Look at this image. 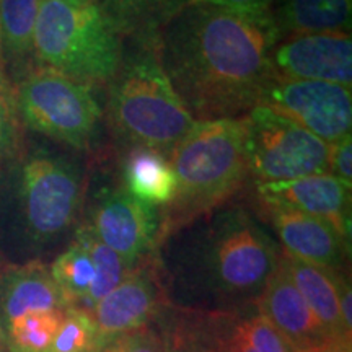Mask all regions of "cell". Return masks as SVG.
Here are the masks:
<instances>
[{"label": "cell", "instance_id": "1", "mask_svg": "<svg viewBox=\"0 0 352 352\" xmlns=\"http://www.w3.org/2000/svg\"><path fill=\"white\" fill-rule=\"evenodd\" d=\"M158 60L197 122L236 120L258 107L274 70L279 33L270 16L183 3L152 33Z\"/></svg>", "mask_w": 352, "mask_h": 352}, {"label": "cell", "instance_id": "2", "mask_svg": "<svg viewBox=\"0 0 352 352\" xmlns=\"http://www.w3.org/2000/svg\"><path fill=\"white\" fill-rule=\"evenodd\" d=\"M176 192L165 206L164 233L227 202L250 176L241 118L201 121L170 151Z\"/></svg>", "mask_w": 352, "mask_h": 352}, {"label": "cell", "instance_id": "3", "mask_svg": "<svg viewBox=\"0 0 352 352\" xmlns=\"http://www.w3.org/2000/svg\"><path fill=\"white\" fill-rule=\"evenodd\" d=\"M120 36L98 0H41L34 65L54 69L87 88L107 85L122 60Z\"/></svg>", "mask_w": 352, "mask_h": 352}, {"label": "cell", "instance_id": "4", "mask_svg": "<svg viewBox=\"0 0 352 352\" xmlns=\"http://www.w3.org/2000/svg\"><path fill=\"white\" fill-rule=\"evenodd\" d=\"M109 90V121L131 147L171 151L196 126L158 60L153 39L124 60Z\"/></svg>", "mask_w": 352, "mask_h": 352}, {"label": "cell", "instance_id": "5", "mask_svg": "<svg viewBox=\"0 0 352 352\" xmlns=\"http://www.w3.org/2000/svg\"><path fill=\"white\" fill-rule=\"evenodd\" d=\"M15 104L26 127L69 147L88 148L96 138L101 109L90 88L44 65L19 77Z\"/></svg>", "mask_w": 352, "mask_h": 352}, {"label": "cell", "instance_id": "6", "mask_svg": "<svg viewBox=\"0 0 352 352\" xmlns=\"http://www.w3.org/2000/svg\"><path fill=\"white\" fill-rule=\"evenodd\" d=\"M280 263L274 240L243 209L219 214L208 230L204 266L215 289L258 297Z\"/></svg>", "mask_w": 352, "mask_h": 352}, {"label": "cell", "instance_id": "7", "mask_svg": "<svg viewBox=\"0 0 352 352\" xmlns=\"http://www.w3.org/2000/svg\"><path fill=\"white\" fill-rule=\"evenodd\" d=\"M250 175L258 183L292 182L328 173L331 144L271 109L254 107L241 116Z\"/></svg>", "mask_w": 352, "mask_h": 352}, {"label": "cell", "instance_id": "8", "mask_svg": "<svg viewBox=\"0 0 352 352\" xmlns=\"http://www.w3.org/2000/svg\"><path fill=\"white\" fill-rule=\"evenodd\" d=\"M16 191L26 233L44 243L72 226L83 189L80 173L69 158L34 151L21 160Z\"/></svg>", "mask_w": 352, "mask_h": 352}, {"label": "cell", "instance_id": "9", "mask_svg": "<svg viewBox=\"0 0 352 352\" xmlns=\"http://www.w3.org/2000/svg\"><path fill=\"white\" fill-rule=\"evenodd\" d=\"M258 107L296 122L327 144L338 142L352 129L351 87L340 83L272 74L263 87Z\"/></svg>", "mask_w": 352, "mask_h": 352}, {"label": "cell", "instance_id": "10", "mask_svg": "<svg viewBox=\"0 0 352 352\" xmlns=\"http://www.w3.org/2000/svg\"><path fill=\"white\" fill-rule=\"evenodd\" d=\"M271 67L283 77L352 85L349 32L287 36L271 52Z\"/></svg>", "mask_w": 352, "mask_h": 352}, {"label": "cell", "instance_id": "11", "mask_svg": "<svg viewBox=\"0 0 352 352\" xmlns=\"http://www.w3.org/2000/svg\"><path fill=\"white\" fill-rule=\"evenodd\" d=\"M88 226L132 270L153 243L155 209L121 188L100 201Z\"/></svg>", "mask_w": 352, "mask_h": 352}, {"label": "cell", "instance_id": "12", "mask_svg": "<svg viewBox=\"0 0 352 352\" xmlns=\"http://www.w3.org/2000/svg\"><path fill=\"white\" fill-rule=\"evenodd\" d=\"M264 202L287 206L334 227L346 241L351 236V186L331 173L303 176L292 182L258 183Z\"/></svg>", "mask_w": 352, "mask_h": 352}, {"label": "cell", "instance_id": "13", "mask_svg": "<svg viewBox=\"0 0 352 352\" xmlns=\"http://www.w3.org/2000/svg\"><path fill=\"white\" fill-rule=\"evenodd\" d=\"M160 285L148 267L127 272L118 287L95 303L94 320L101 344L121 334L142 328L157 314L162 300Z\"/></svg>", "mask_w": 352, "mask_h": 352}, {"label": "cell", "instance_id": "14", "mask_svg": "<svg viewBox=\"0 0 352 352\" xmlns=\"http://www.w3.org/2000/svg\"><path fill=\"white\" fill-rule=\"evenodd\" d=\"M284 253L314 266L336 271L346 256L347 241L328 222L300 210L264 202Z\"/></svg>", "mask_w": 352, "mask_h": 352}, {"label": "cell", "instance_id": "15", "mask_svg": "<svg viewBox=\"0 0 352 352\" xmlns=\"http://www.w3.org/2000/svg\"><path fill=\"white\" fill-rule=\"evenodd\" d=\"M256 305L259 314L271 321L292 351L336 340L329 336L303 300L283 263H279V267L256 297Z\"/></svg>", "mask_w": 352, "mask_h": 352}, {"label": "cell", "instance_id": "16", "mask_svg": "<svg viewBox=\"0 0 352 352\" xmlns=\"http://www.w3.org/2000/svg\"><path fill=\"white\" fill-rule=\"evenodd\" d=\"M67 302L41 261L8 266L0 272V320L12 323L33 311L65 310Z\"/></svg>", "mask_w": 352, "mask_h": 352}, {"label": "cell", "instance_id": "17", "mask_svg": "<svg viewBox=\"0 0 352 352\" xmlns=\"http://www.w3.org/2000/svg\"><path fill=\"white\" fill-rule=\"evenodd\" d=\"M271 15L279 38L349 32L352 0H277Z\"/></svg>", "mask_w": 352, "mask_h": 352}, {"label": "cell", "instance_id": "18", "mask_svg": "<svg viewBox=\"0 0 352 352\" xmlns=\"http://www.w3.org/2000/svg\"><path fill=\"white\" fill-rule=\"evenodd\" d=\"M280 263L296 284L303 300L314 311L331 338H349L342 327L338 302V274L336 271L324 270L314 264L280 253Z\"/></svg>", "mask_w": 352, "mask_h": 352}, {"label": "cell", "instance_id": "19", "mask_svg": "<svg viewBox=\"0 0 352 352\" xmlns=\"http://www.w3.org/2000/svg\"><path fill=\"white\" fill-rule=\"evenodd\" d=\"M124 189L145 204L168 206L176 192V178L168 157L158 148L131 147L122 162Z\"/></svg>", "mask_w": 352, "mask_h": 352}, {"label": "cell", "instance_id": "20", "mask_svg": "<svg viewBox=\"0 0 352 352\" xmlns=\"http://www.w3.org/2000/svg\"><path fill=\"white\" fill-rule=\"evenodd\" d=\"M41 0H0V44L3 65H10L16 77L32 65L34 28Z\"/></svg>", "mask_w": 352, "mask_h": 352}, {"label": "cell", "instance_id": "21", "mask_svg": "<svg viewBox=\"0 0 352 352\" xmlns=\"http://www.w3.org/2000/svg\"><path fill=\"white\" fill-rule=\"evenodd\" d=\"M76 241H78L87 250L88 256L94 263L95 279L90 290H88L85 302H83V305L87 303L88 307L94 308L96 302H100L114 287L120 285L127 272L131 271V267L96 236V233L91 230L90 226L78 228Z\"/></svg>", "mask_w": 352, "mask_h": 352}, {"label": "cell", "instance_id": "22", "mask_svg": "<svg viewBox=\"0 0 352 352\" xmlns=\"http://www.w3.org/2000/svg\"><path fill=\"white\" fill-rule=\"evenodd\" d=\"M65 310L33 311L6 324V344L12 352H47Z\"/></svg>", "mask_w": 352, "mask_h": 352}, {"label": "cell", "instance_id": "23", "mask_svg": "<svg viewBox=\"0 0 352 352\" xmlns=\"http://www.w3.org/2000/svg\"><path fill=\"white\" fill-rule=\"evenodd\" d=\"M116 32L138 33L155 30L178 7L175 0H103L101 3Z\"/></svg>", "mask_w": 352, "mask_h": 352}, {"label": "cell", "instance_id": "24", "mask_svg": "<svg viewBox=\"0 0 352 352\" xmlns=\"http://www.w3.org/2000/svg\"><path fill=\"white\" fill-rule=\"evenodd\" d=\"M50 271L69 307H74L77 302H85L88 290L94 284L95 270L87 250L78 241H74L56 258Z\"/></svg>", "mask_w": 352, "mask_h": 352}, {"label": "cell", "instance_id": "25", "mask_svg": "<svg viewBox=\"0 0 352 352\" xmlns=\"http://www.w3.org/2000/svg\"><path fill=\"white\" fill-rule=\"evenodd\" d=\"M103 349L91 311L69 307L47 352H100Z\"/></svg>", "mask_w": 352, "mask_h": 352}, {"label": "cell", "instance_id": "26", "mask_svg": "<svg viewBox=\"0 0 352 352\" xmlns=\"http://www.w3.org/2000/svg\"><path fill=\"white\" fill-rule=\"evenodd\" d=\"M226 352H292V349L271 321L258 314L233 327Z\"/></svg>", "mask_w": 352, "mask_h": 352}, {"label": "cell", "instance_id": "27", "mask_svg": "<svg viewBox=\"0 0 352 352\" xmlns=\"http://www.w3.org/2000/svg\"><path fill=\"white\" fill-rule=\"evenodd\" d=\"M20 124L13 87L6 74H0V162L7 160L19 148Z\"/></svg>", "mask_w": 352, "mask_h": 352}, {"label": "cell", "instance_id": "28", "mask_svg": "<svg viewBox=\"0 0 352 352\" xmlns=\"http://www.w3.org/2000/svg\"><path fill=\"white\" fill-rule=\"evenodd\" d=\"M100 352H170L165 338L153 329L142 327L124 333L104 344Z\"/></svg>", "mask_w": 352, "mask_h": 352}, {"label": "cell", "instance_id": "29", "mask_svg": "<svg viewBox=\"0 0 352 352\" xmlns=\"http://www.w3.org/2000/svg\"><path fill=\"white\" fill-rule=\"evenodd\" d=\"M352 139L351 134L342 138L338 142L331 144V152H329L328 173L336 176L347 186L352 184Z\"/></svg>", "mask_w": 352, "mask_h": 352}, {"label": "cell", "instance_id": "30", "mask_svg": "<svg viewBox=\"0 0 352 352\" xmlns=\"http://www.w3.org/2000/svg\"><path fill=\"white\" fill-rule=\"evenodd\" d=\"M186 3H208L227 10L246 13L253 16H270L274 0H186Z\"/></svg>", "mask_w": 352, "mask_h": 352}, {"label": "cell", "instance_id": "31", "mask_svg": "<svg viewBox=\"0 0 352 352\" xmlns=\"http://www.w3.org/2000/svg\"><path fill=\"white\" fill-rule=\"evenodd\" d=\"M338 284V302H340V315L342 327L347 336L352 334V292H351V284L347 283L344 277L338 274L336 279Z\"/></svg>", "mask_w": 352, "mask_h": 352}, {"label": "cell", "instance_id": "32", "mask_svg": "<svg viewBox=\"0 0 352 352\" xmlns=\"http://www.w3.org/2000/svg\"><path fill=\"white\" fill-rule=\"evenodd\" d=\"M292 352H352L351 351V340L349 338H336V340H329L321 342V344L305 347V349H298Z\"/></svg>", "mask_w": 352, "mask_h": 352}, {"label": "cell", "instance_id": "33", "mask_svg": "<svg viewBox=\"0 0 352 352\" xmlns=\"http://www.w3.org/2000/svg\"><path fill=\"white\" fill-rule=\"evenodd\" d=\"M3 347H6V331H3L2 320H0V352H3Z\"/></svg>", "mask_w": 352, "mask_h": 352}, {"label": "cell", "instance_id": "34", "mask_svg": "<svg viewBox=\"0 0 352 352\" xmlns=\"http://www.w3.org/2000/svg\"><path fill=\"white\" fill-rule=\"evenodd\" d=\"M0 74H6V65H3V57H2V44H0Z\"/></svg>", "mask_w": 352, "mask_h": 352}, {"label": "cell", "instance_id": "35", "mask_svg": "<svg viewBox=\"0 0 352 352\" xmlns=\"http://www.w3.org/2000/svg\"><path fill=\"white\" fill-rule=\"evenodd\" d=\"M179 352H214V351H201V349H196V347H186V346H184V349L179 351Z\"/></svg>", "mask_w": 352, "mask_h": 352}]
</instances>
